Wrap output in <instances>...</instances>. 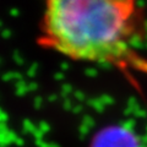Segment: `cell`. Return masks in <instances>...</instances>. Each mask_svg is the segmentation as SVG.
Segmentation results:
<instances>
[{"label":"cell","mask_w":147,"mask_h":147,"mask_svg":"<svg viewBox=\"0 0 147 147\" xmlns=\"http://www.w3.org/2000/svg\"><path fill=\"white\" fill-rule=\"evenodd\" d=\"M144 4L135 1L48 3L47 31L70 49L71 57L98 64H127L147 74V61L134 53L141 44L140 30L147 31Z\"/></svg>","instance_id":"cell-1"},{"label":"cell","mask_w":147,"mask_h":147,"mask_svg":"<svg viewBox=\"0 0 147 147\" xmlns=\"http://www.w3.org/2000/svg\"><path fill=\"white\" fill-rule=\"evenodd\" d=\"M91 147H142L131 121L105 126L94 135Z\"/></svg>","instance_id":"cell-2"},{"label":"cell","mask_w":147,"mask_h":147,"mask_svg":"<svg viewBox=\"0 0 147 147\" xmlns=\"http://www.w3.org/2000/svg\"><path fill=\"white\" fill-rule=\"evenodd\" d=\"M27 86H28V84H27L25 80H21V81L16 82V96L17 97H24L27 92H28Z\"/></svg>","instance_id":"cell-3"},{"label":"cell","mask_w":147,"mask_h":147,"mask_svg":"<svg viewBox=\"0 0 147 147\" xmlns=\"http://www.w3.org/2000/svg\"><path fill=\"white\" fill-rule=\"evenodd\" d=\"M36 125L33 123H32L30 119H25L24 120V123H22V132L24 134H33V131L36 130Z\"/></svg>","instance_id":"cell-4"},{"label":"cell","mask_w":147,"mask_h":147,"mask_svg":"<svg viewBox=\"0 0 147 147\" xmlns=\"http://www.w3.org/2000/svg\"><path fill=\"white\" fill-rule=\"evenodd\" d=\"M9 131L10 130H6V131H3L0 132V146H6L9 147L11 144L9 142Z\"/></svg>","instance_id":"cell-5"},{"label":"cell","mask_w":147,"mask_h":147,"mask_svg":"<svg viewBox=\"0 0 147 147\" xmlns=\"http://www.w3.org/2000/svg\"><path fill=\"white\" fill-rule=\"evenodd\" d=\"M39 67V64L38 63H33L32 65L30 66V69L27 70V75H28V77H34L36 74H37V70H38Z\"/></svg>","instance_id":"cell-6"},{"label":"cell","mask_w":147,"mask_h":147,"mask_svg":"<svg viewBox=\"0 0 147 147\" xmlns=\"http://www.w3.org/2000/svg\"><path fill=\"white\" fill-rule=\"evenodd\" d=\"M12 58H13V60H15V63L17 64V65H24L25 60H24V58H22V55L20 54L18 50H15V52H13Z\"/></svg>","instance_id":"cell-7"},{"label":"cell","mask_w":147,"mask_h":147,"mask_svg":"<svg viewBox=\"0 0 147 147\" xmlns=\"http://www.w3.org/2000/svg\"><path fill=\"white\" fill-rule=\"evenodd\" d=\"M38 129L42 132H49L50 131V125H49V123H47V121H44V120H42V121H39V124H38Z\"/></svg>","instance_id":"cell-8"},{"label":"cell","mask_w":147,"mask_h":147,"mask_svg":"<svg viewBox=\"0 0 147 147\" xmlns=\"http://www.w3.org/2000/svg\"><path fill=\"white\" fill-rule=\"evenodd\" d=\"M82 124H85V125H86V126H88L90 129L94 126L93 119H92L91 117H88V115H85V117H84V119H82Z\"/></svg>","instance_id":"cell-9"},{"label":"cell","mask_w":147,"mask_h":147,"mask_svg":"<svg viewBox=\"0 0 147 147\" xmlns=\"http://www.w3.org/2000/svg\"><path fill=\"white\" fill-rule=\"evenodd\" d=\"M88 104H91L92 107H93L96 110H98V112H102L103 110V107H102V104H100L99 100H88Z\"/></svg>","instance_id":"cell-10"},{"label":"cell","mask_w":147,"mask_h":147,"mask_svg":"<svg viewBox=\"0 0 147 147\" xmlns=\"http://www.w3.org/2000/svg\"><path fill=\"white\" fill-rule=\"evenodd\" d=\"M42 103H43V98L40 97V96H37V97L34 98V100H33L34 109H39L40 107H42Z\"/></svg>","instance_id":"cell-11"},{"label":"cell","mask_w":147,"mask_h":147,"mask_svg":"<svg viewBox=\"0 0 147 147\" xmlns=\"http://www.w3.org/2000/svg\"><path fill=\"white\" fill-rule=\"evenodd\" d=\"M79 131H80V135L86 136V135H88V132H90V127L86 126L85 124L81 123V125H80V127H79Z\"/></svg>","instance_id":"cell-12"},{"label":"cell","mask_w":147,"mask_h":147,"mask_svg":"<svg viewBox=\"0 0 147 147\" xmlns=\"http://www.w3.org/2000/svg\"><path fill=\"white\" fill-rule=\"evenodd\" d=\"M32 135L34 136V139H36V140H40V141H43V137H44V132H42V131H40L38 127H37L36 130L33 131V134H32Z\"/></svg>","instance_id":"cell-13"},{"label":"cell","mask_w":147,"mask_h":147,"mask_svg":"<svg viewBox=\"0 0 147 147\" xmlns=\"http://www.w3.org/2000/svg\"><path fill=\"white\" fill-rule=\"evenodd\" d=\"M17 139H18V136L15 131H12V130L9 131V142H10V144H15Z\"/></svg>","instance_id":"cell-14"},{"label":"cell","mask_w":147,"mask_h":147,"mask_svg":"<svg viewBox=\"0 0 147 147\" xmlns=\"http://www.w3.org/2000/svg\"><path fill=\"white\" fill-rule=\"evenodd\" d=\"M63 108H64V110H72V108H74V105H72V103H71V100L70 99H65L63 102Z\"/></svg>","instance_id":"cell-15"},{"label":"cell","mask_w":147,"mask_h":147,"mask_svg":"<svg viewBox=\"0 0 147 147\" xmlns=\"http://www.w3.org/2000/svg\"><path fill=\"white\" fill-rule=\"evenodd\" d=\"M61 92H65L66 94H70L71 92H72V85H70V84H64L61 86Z\"/></svg>","instance_id":"cell-16"},{"label":"cell","mask_w":147,"mask_h":147,"mask_svg":"<svg viewBox=\"0 0 147 147\" xmlns=\"http://www.w3.org/2000/svg\"><path fill=\"white\" fill-rule=\"evenodd\" d=\"M85 74L90 77H94V76H97V70H96L94 67H88L85 70Z\"/></svg>","instance_id":"cell-17"},{"label":"cell","mask_w":147,"mask_h":147,"mask_svg":"<svg viewBox=\"0 0 147 147\" xmlns=\"http://www.w3.org/2000/svg\"><path fill=\"white\" fill-rule=\"evenodd\" d=\"M27 88H28V92H34V91L38 90V84L34 82V81H32V82H30V84H28Z\"/></svg>","instance_id":"cell-18"},{"label":"cell","mask_w":147,"mask_h":147,"mask_svg":"<svg viewBox=\"0 0 147 147\" xmlns=\"http://www.w3.org/2000/svg\"><path fill=\"white\" fill-rule=\"evenodd\" d=\"M74 96H75V98L77 100H85V93L84 92H81V91H75L74 92Z\"/></svg>","instance_id":"cell-19"},{"label":"cell","mask_w":147,"mask_h":147,"mask_svg":"<svg viewBox=\"0 0 147 147\" xmlns=\"http://www.w3.org/2000/svg\"><path fill=\"white\" fill-rule=\"evenodd\" d=\"M11 80H13V72H5L3 75V81L9 82V81H11Z\"/></svg>","instance_id":"cell-20"},{"label":"cell","mask_w":147,"mask_h":147,"mask_svg":"<svg viewBox=\"0 0 147 147\" xmlns=\"http://www.w3.org/2000/svg\"><path fill=\"white\" fill-rule=\"evenodd\" d=\"M1 37H3L4 39H9L11 37V31L9 30V28H4L1 31Z\"/></svg>","instance_id":"cell-21"},{"label":"cell","mask_w":147,"mask_h":147,"mask_svg":"<svg viewBox=\"0 0 147 147\" xmlns=\"http://www.w3.org/2000/svg\"><path fill=\"white\" fill-rule=\"evenodd\" d=\"M7 120H9V114L6 112H3L0 114V124H6Z\"/></svg>","instance_id":"cell-22"},{"label":"cell","mask_w":147,"mask_h":147,"mask_svg":"<svg viewBox=\"0 0 147 147\" xmlns=\"http://www.w3.org/2000/svg\"><path fill=\"white\" fill-rule=\"evenodd\" d=\"M9 12H10V15L13 16V17H16V16L20 15V10H18V9H16V7L10 9V10H9Z\"/></svg>","instance_id":"cell-23"},{"label":"cell","mask_w":147,"mask_h":147,"mask_svg":"<svg viewBox=\"0 0 147 147\" xmlns=\"http://www.w3.org/2000/svg\"><path fill=\"white\" fill-rule=\"evenodd\" d=\"M13 80H16V82H17V81H21V80H24V76H22L21 72L13 71Z\"/></svg>","instance_id":"cell-24"},{"label":"cell","mask_w":147,"mask_h":147,"mask_svg":"<svg viewBox=\"0 0 147 147\" xmlns=\"http://www.w3.org/2000/svg\"><path fill=\"white\" fill-rule=\"evenodd\" d=\"M71 112H72L74 114H79V113H81V112H82V105H81V104H79V105H75V107L72 108Z\"/></svg>","instance_id":"cell-25"},{"label":"cell","mask_w":147,"mask_h":147,"mask_svg":"<svg viewBox=\"0 0 147 147\" xmlns=\"http://www.w3.org/2000/svg\"><path fill=\"white\" fill-rule=\"evenodd\" d=\"M58 98H59V96L53 93V94H49L47 99H48V102H55V100H58Z\"/></svg>","instance_id":"cell-26"},{"label":"cell","mask_w":147,"mask_h":147,"mask_svg":"<svg viewBox=\"0 0 147 147\" xmlns=\"http://www.w3.org/2000/svg\"><path fill=\"white\" fill-rule=\"evenodd\" d=\"M63 79H64V74H63V72H55V74H54V80L61 81Z\"/></svg>","instance_id":"cell-27"},{"label":"cell","mask_w":147,"mask_h":147,"mask_svg":"<svg viewBox=\"0 0 147 147\" xmlns=\"http://www.w3.org/2000/svg\"><path fill=\"white\" fill-rule=\"evenodd\" d=\"M60 69L63 71H67L69 69H70V65H69V63H65V61H63L60 64Z\"/></svg>","instance_id":"cell-28"},{"label":"cell","mask_w":147,"mask_h":147,"mask_svg":"<svg viewBox=\"0 0 147 147\" xmlns=\"http://www.w3.org/2000/svg\"><path fill=\"white\" fill-rule=\"evenodd\" d=\"M15 145H16V146H18V147H22V146L25 145L24 139H22V137H18V139L16 140V142H15Z\"/></svg>","instance_id":"cell-29"},{"label":"cell","mask_w":147,"mask_h":147,"mask_svg":"<svg viewBox=\"0 0 147 147\" xmlns=\"http://www.w3.org/2000/svg\"><path fill=\"white\" fill-rule=\"evenodd\" d=\"M6 130H9L6 124H0V132H3V131H6Z\"/></svg>","instance_id":"cell-30"},{"label":"cell","mask_w":147,"mask_h":147,"mask_svg":"<svg viewBox=\"0 0 147 147\" xmlns=\"http://www.w3.org/2000/svg\"><path fill=\"white\" fill-rule=\"evenodd\" d=\"M39 147H50V144H48V142H42V144H40V146Z\"/></svg>","instance_id":"cell-31"},{"label":"cell","mask_w":147,"mask_h":147,"mask_svg":"<svg viewBox=\"0 0 147 147\" xmlns=\"http://www.w3.org/2000/svg\"><path fill=\"white\" fill-rule=\"evenodd\" d=\"M50 147H60V145L55 144V142H50Z\"/></svg>","instance_id":"cell-32"},{"label":"cell","mask_w":147,"mask_h":147,"mask_svg":"<svg viewBox=\"0 0 147 147\" xmlns=\"http://www.w3.org/2000/svg\"><path fill=\"white\" fill-rule=\"evenodd\" d=\"M103 100L104 102H112V100L109 99V97H103Z\"/></svg>","instance_id":"cell-33"},{"label":"cell","mask_w":147,"mask_h":147,"mask_svg":"<svg viewBox=\"0 0 147 147\" xmlns=\"http://www.w3.org/2000/svg\"><path fill=\"white\" fill-rule=\"evenodd\" d=\"M3 112H4V110H3V109H1V108H0V114H1V113H3Z\"/></svg>","instance_id":"cell-34"},{"label":"cell","mask_w":147,"mask_h":147,"mask_svg":"<svg viewBox=\"0 0 147 147\" xmlns=\"http://www.w3.org/2000/svg\"><path fill=\"white\" fill-rule=\"evenodd\" d=\"M0 63H1V58H0Z\"/></svg>","instance_id":"cell-35"},{"label":"cell","mask_w":147,"mask_h":147,"mask_svg":"<svg viewBox=\"0 0 147 147\" xmlns=\"http://www.w3.org/2000/svg\"><path fill=\"white\" fill-rule=\"evenodd\" d=\"M0 26H1V21H0Z\"/></svg>","instance_id":"cell-36"}]
</instances>
